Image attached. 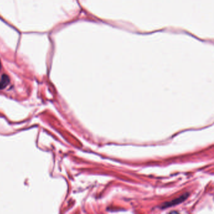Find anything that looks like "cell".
<instances>
[{"instance_id":"cell-1","label":"cell","mask_w":214,"mask_h":214,"mask_svg":"<svg viewBox=\"0 0 214 214\" xmlns=\"http://www.w3.org/2000/svg\"><path fill=\"white\" fill-rule=\"evenodd\" d=\"M188 194H185L182 195L181 197H180L179 198L173 200H172L170 202H166L165 203H163L161 205V208L162 209H165V208H167V207H170V206H172L176 205L177 204H179V203H182V202H183L188 197Z\"/></svg>"},{"instance_id":"cell-2","label":"cell","mask_w":214,"mask_h":214,"mask_svg":"<svg viewBox=\"0 0 214 214\" xmlns=\"http://www.w3.org/2000/svg\"><path fill=\"white\" fill-rule=\"evenodd\" d=\"M10 82V79L6 75H3L2 78V81L0 82V89H2L6 87V85Z\"/></svg>"},{"instance_id":"cell-3","label":"cell","mask_w":214,"mask_h":214,"mask_svg":"<svg viewBox=\"0 0 214 214\" xmlns=\"http://www.w3.org/2000/svg\"><path fill=\"white\" fill-rule=\"evenodd\" d=\"M2 69V63H1V61H0V69Z\"/></svg>"}]
</instances>
